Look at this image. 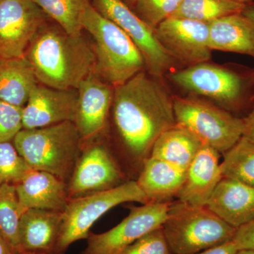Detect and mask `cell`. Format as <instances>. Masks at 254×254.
Returning <instances> with one entry per match:
<instances>
[{
  "instance_id": "obj_1",
  "label": "cell",
  "mask_w": 254,
  "mask_h": 254,
  "mask_svg": "<svg viewBox=\"0 0 254 254\" xmlns=\"http://www.w3.org/2000/svg\"><path fill=\"white\" fill-rule=\"evenodd\" d=\"M163 78L141 71L115 87L113 121L127 160L141 169L164 131L176 125L173 96Z\"/></svg>"
},
{
  "instance_id": "obj_2",
  "label": "cell",
  "mask_w": 254,
  "mask_h": 254,
  "mask_svg": "<svg viewBox=\"0 0 254 254\" xmlns=\"http://www.w3.org/2000/svg\"><path fill=\"white\" fill-rule=\"evenodd\" d=\"M25 58L38 83L56 89H77L94 71L93 47L82 36H72L59 25L45 23L32 40Z\"/></svg>"
},
{
  "instance_id": "obj_3",
  "label": "cell",
  "mask_w": 254,
  "mask_h": 254,
  "mask_svg": "<svg viewBox=\"0 0 254 254\" xmlns=\"http://www.w3.org/2000/svg\"><path fill=\"white\" fill-rule=\"evenodd\" d=\"M165 76L182 89L208 98L233 115L249 108L251 111L254 106V68L206 62Z\"/></svg>"
},
{
  "instance_id": "obj_4",
  "label": "cell",
  "mask_w": 254,
  "mask_h": 254,
  "mask_svg": "<svg viewBox=\"0 0 254 254\" xmlns=\"http://www.w3.org/2000/svg\"><path fill=\"white\" fill-rule=\"evenodd\" d=\"M12 142L33 170L52 174L67 185L84 145L71 121L23 128Z\"/></svg>"
},
{
  "instance_id": "obj_5",
  "label": "cell",
  "mask_w": 254,
  "mask_h": 254,
  "mask_svg": "<svg viewBox=\"0 0 254 254\" xmlns=\"http://www.w3.org/2000/svg\"><path fill=\"white\" fill-rule=\"evenodd\" d=\"M81 25L94 41L93 73L98 77L115 88L145 71L144 59L129 36L92 4L85 11Z\"/></svg>"
},
{
  "instance_id": "obj_6",
  "label": "cell",
  "mask_w": 254,
  "mask_h": 254,
  "mask_svg": "<svg viewBox=\"0 0 254 254\" xmlns=\"http://www.w3.org/2000/svg\"><path fill=\"white\" fill-rule=\"evenodd\" d=\"M162 228L173 254L198 253L231 242L237 230L208 207L191 206L179 200L170 203Z\"/></svg>"
},
{
  "instance_id": "obj_7",
  "label": "cell",
  "mask_w": 254,
  "mask_h": 254,
  "mask_svg": "<svg viewBox=\"0 0 254 254\" xmlns=\"http://www.w3.org/2000/svg\"><path fill=\"white\" fill-rule=\"evenodd\" d=\"M150 202L135 180H128L110 190L70 198L63 212V224L54 254H65L68 247L89 236L93 224L117 205Z\"/></svg>"
},
{
  "instance_id": "obj_8",
  "label": "cell",
  "mask_w": 254,
  "mask_h": 254,
  "mask_svg": "<svg viewBox=\"0 0 254 254\" xmlns=\"http://www.w3.org/2000/svg\"><path fill=\"white\" fill-rule=\"evenodd\" d=\"M177 124L186 127L219 153H226L245 133V120L210 101L196 97L173 96Z\"/></svg>"
},
{
  "instance_id": "obj_9",
  "label": "cell",
  "mask_w": 254,
  "mask_h": 254,
  "mask_svg": "<svg viewBox=\"0 0 254 254\" xmlns=\"http://www.w3.org/2000/svg\"><path fill=\"white\" fill-rule=\"evenodd\" d=\"M100 14L118 25L129 36L144 59L145 71L152 76L163 78L182 68L157 39L154 28L138 17L131 8L121 0H92Z\"/></svg>"
},
{
  "instance_id": "obj_10",
  "label": "cell",
  "mask_w": 254,
  "mask_h": 254,
  "mask_svg": "<svg viewBox=\"0 0 254 254\" xmlns=\"http://www.w3.org/2000/svg\"><path fill=\"white\" fill-rule=\"evenodd\" d=\"M170 202H148L133 206L116 226L103 233L90 232L81 254H120L127 247L155 229L168 218Z\"/></svg>"
},
{
  "instance_id": "obj_11",
  "label": "cell",
  "mask_w": 254,
  "mask_h": 254,
  "mask_svg": "<svg viewBox=\"0 0 254 254\" xmlns=\"http://www.w3.org/2000/svg\"><path fill=\"white\" fill-rule=\"evenodd\" d=\"M126 177L109 148L101 142L85 143L70 181L69 198L115 188Z\"/></svg>"
},
{
  "instance_id": "obj_12",
  "label": "cell",
  "mask_w": 254,
  "mask_h": 254,
  "mask_svg": "<svg viewBox=\"0 0 254 254\" xmlns=\"http://www.w3.org/2000/svg\"><path fill=\"white\" fill-rule=\"evenodd\" d=\"M46 16L33 0H0V59L25 57Z\"/></svg>"
},
{
  "instance_id": "obj_13",
  "label": "cell",
  "mask_w": 254,
  "mask_h": 254,
  "mask_svg": "<svg viewBox=\"0 0 254 254\" xmlns=\"http://www.w3.org/2000/svg\"><path fill=\"white\" fill-rule=\"evenodd\" d=\"M155 31L159 43L182 67L206 63L211 58L209 23L170 16Z\"/></svg>"
},
{
  "instance_id": "obj_14",
  "label": "cell",
  "mask_w": 254,
  "mask_h": 254,
  "mask_svg": "<svg viewBox=\"0 0 254 254\" xmlns=\"http://www.w3.org/2000/svg\"><path fill=\"white\" fill-rule=\"evenodd\" d=\"M76 90L77 108L73 123L85 144L95 141L106 128L115 88L92 73Z\"/></svg>"
},
{
  "instance_id": "obj_15",
  "label": "cell",
  "mask_w": 254,
  "mask_h": 254,
  "mask_svg": "<svg viewBox=\"0 0 254 254\" xmlns=\"http://www.w3.org/2000/svg\"><path fill=\"white\" fill-rule=\"evenodd\" d=\"M77 90H60L38 84L23 108V128H41L74 120Z\"/></svg>"
},
{
  "instance_id": "obj_16",
  "label": "cell",
  "mask_w": 254,
  "mask_h": 254,
  "mask_svg": "<svg viewBox=\"0 0 254 254\" xmlns=\"http://www.w3.org/2000/svg\"><path fill=\"white\" fill-rule=\"evenodd\" d=\"M220 163V153L203 143L187 168L178 200L191 206H206L222 178Z\"/></svg>"
},
{
  "instance_id": "obj_17",
  "label": "cell",
  "mask_w": 254,
  "mask_h": 254,
  "mask_svg": "<svg viewBox=\"0 0 254 254\" xmlns=\"http://www.w3.org/2000/svg\"><path fill=\"white\" fill-rule=\"evenodd\" d=\"M15 187L21 215L30 209L63 212L70 199L67 184L46 172L32 170Z\"/></svg>"
},
{
  "instance_id": "obj_18",
  "label": "cell",
  "mask_w": 254,
  "mask_h": 254,
  "mask_svg": "<svg viewBox=\"0 0 254 254\" xmlns=\"http://www.w3.org/2000/svg\"><path fill=\"white\" fill-rule=\"evenodd\" d=\"M63 212L30 209L21 215L18 237L23 254H53L59 240Z\"/></svg>"
},
{
  "instance_id": "obj_19",
  "label": "cell",
  "mask_w": 254,
  "mask_h": 254,
  "mask_svg": "<svg viewBox=\"0 0 254 254\" xmlns=\"http://www.w3.org/2000/svg\"><path fill=\"white\" fill-rule=\"evenodd\" d=\"M206 206L235 228L254 220V187L222 177Z\"/></svg>"
},
{
  "instance_id": "obj_20",
  "label": "cell",
  "mask_w": 254,
  "mask_h": 254,
  "mask_svg": "<svg viewBox=\"0 0 254 254\" xmlns=\"http://www.w3.org/2000/svg\"><path fill=\"white\" fill-rule=\"evenodd\" d=\"M186 176L182 170L160 159H146L136 180L150 201L170 202L182 190Z\"/></svg>"
},
{
  "instance_id": "obj_21",
  "label": "cell",
  "mask_w": 254,
  "mask_h": 254,
  "mask_svg": "<svg viewBox=\"0 0 254 254\" xmlns=\"http://www.w3.org/2000/svg\"><path fill=\"white\" fill-rule=\"evenodd\" d=\"M211 50L239 53L254 58V24L242 12L209 23Z\"/></svg>"
},
{
  "instance_id": "obj_22",
  "label": "cell",
  "mask_w": 254,
  "mask_h": 254,
  "mask_svg": "<svg viewBox=\"0 0 254 254\" xmlns=\"http://www.w3.org/2000/svg\"><path fill=\"white\" fill-rule=\"evenodd\" d=\"M39 84L25 57L0 59V100L23 108L31 92Z\"/></svg>"
},
{
  "instance_id": "obj_23",
  "label": "cell",
  "mask_w": 254,
  "mask_h": 254,
  "mask_svg": "<svg viewBox=\"0 0 254 254\" xmlns=\"http://www.w3.org/2000/svg\"><path fill=\"white\" fill-rule=\"evenodd\" d=\"M203 144L188 128L176 124L158 137L150 156L187 171Z\"/></svg>"
},
{
  "instance_id": "obj_24",
  "label": "cell",
  "mask_w": 254,
  "mask_h": 254,
  "mask_svg": "<svg viewBox=\"0 0 254 254\" xmlns=\"http://www.w3.org/2000/svg\"><path fill=\"white\" fill-rule=\"evenodd\" d=\"M222 177L254 187V141L242 136L220 163Z\"/></svg>"
},
{
  "instance_id": "obj_25",
  "label": "cell",
  "mask_w": 254,
  "mask_h": 254,
  "mask_svg": "<svg viewBox=\"0 0 254 254\" xmlns=\"http://www.w3.org/2000/svg\"><path fill=\"white\" fill-rule=\"evenodd\" d=\"M43 12L69 34L81 36V19L92 0H33Z\"/></svg>"
},
{
  "instance_id": "obj_26",
  "label": "cell",
  "mask_w": 254,
  "mask_h": 254,
  "mask_svg": "<svg viewBox=\"0 0 254 254\" xmlns=\"http://www.w3.org/2000/svg\"><path fill=\"white\" fill-rule=\"evenodd\" d=\"M245 6L232 0H184L172 16L210 23L224 16L242 12Z\"/></svg>"
},
{
  "instance_id": "obj_27",
  "label": "cell",
  "mask_w": 254,
  "mask_h": 254,
  "mask_svg": "<svg viewBox=\"0 0 254 254\" xmlns=\"http://www.w3.org/2000/svg\"><path fill=\"white\" fill-rule=\"evenodd\" d=\"M15 185H0V233L14 254H23L18 237L21 219Z\"/></svg>"
},
{
  "instance_id": "obj_28",
  "label": "cell",
  "mask_w": 254,
  "mask_h": 254,
  "mask_svg": "<svg viewBox=\"0 0 254 254\" xmlns=\"http://www.w3.org/2000/svg\"><path fill=\"white\" fill-rule=\"evenodd\" d=\"M33 170L11 141L0 143V185H16Z\"/></svg>"
},
{
  "instance_id": "obj_29",
  "label": "cell",
  "mask_w": 254,
  "mask_h": 254,
  "mask_svg": "<svg viewBox=\"0 0 254 254\" xmlns=\"http://www.w3.org/2000/svg\"><path fill=\"white\" fill-rule=\"evenodd\" d=\"M184 0H137L132 10L145 23L154 28L175 14Z\"/></svg>"
},
{
  "instance_id": "obj_30",
  "label": "cell",
  "mask_w": 254,
  "mask_h": 254,
  "mask_svg": "<svg viewBox=\"0 0 254 254\" xmlns=\"http://www.w3.org/2000/svg\"><path fill=\"white\" fill-rule=\"evenodd\" d=\"M120 254H173L162 227L127 247Z\"/></svg>"
},
{
  "instance_id": "obj_31",
  "label": "cell",
  "mask_w": 254,
  "mask_h": 254,
  "mask_svg": "<svg viewBox=\"0 0 254 254\" xmlns=\"http://www.w3.org/2000/svg\"><path fill=\"white\" fill-rule=\"evenodd\" d=\"M23 108L0 100V143L12 141L23 129Z\"/></svg>"
},
{
  "instance_id": "obj_32",
  "label": "cell",
  "mask_w": 254,
  "mask_h": 254,
  "mask_svg": "<svg viewBox=\"0 0 254 254\" xmlns=\"http://www.w3.org/2000/svg\"><path fill=\"white\" fill-rule=\"evenodd\" d=\"M232 242L238 250L254 251V220L237 228Z\"/></svg>"
},
{
  "instance_id": "obj_33",
  "label": "cell",
  "mask_w": 254,
  "mask_h": 254,
  "mask_svg": "<svg viewBox=\"0 0 254 254\" xmlns=\"http://www.w3.org/2000/svg\"><path fill=\"white\" fill-rule=\"evenodd\" d=\"M238 252L236 245L232 241L222 244L221 245L217 246L208 250L202 251L193 254H236Z\"/></svg>"
},
{
  "instance_id": "obj_34",
  "label": "cell",
  "mask_w": 254,
  "mask_h": 254,
  "mask_svg": "<svg viewBox=\"0 0 254 254\" xmlns=\"http://www.w3.org/2000/svg\"><path fill=\"white\" fill-rule=\"evenodd\" d=\"M244 120L245 125L244 136L250 141H254V106Z\"/></svg>"
},
{
  "instance_id": "obj_35",
  "label": "cell",
  "mask_w": 254,
  "mask_h": 254,
  "mask_svg": "<svg viewBox=\"0 0 254 254\" xmlns=\"http://www.w3.org/2000/svg\"><path fill=\"white\" fill-rule=\"evenodd\" d=\"M242 13L254 24V1L251 4L245 5Z\"/></svg>"
},
{
  "instance_id": "obj_36",
  "label": "cell",
  "mask_w": 254,
  "mask_h": 254,
  "mask_svg": "<svg viewBox=\"0 0 254 254\" xmlns=\"http://www.w3.org/2000/svg\"><path fill=\"white\" fill-rule=\"evenodd\" d=\"M0 254H14L0 233Z\"/></svg>"
},
{
  "instance_id": "obj_37",
  "label": "cell",
  "mask_w": 254,
  "mask_h": 254,
  "mask_svg": "<svg viewBox=\"0 0 254 254\" xmlns=\"http://www.w3.org/2000/svg\"><path fill=\"white\" fill-rule=\"evenodd\" d=\"M125 4L129 6L130 8L133 7V5L136 2L137 0H121Z\"/></svg>"
},
{
  "instance_id": "obj_38",
  "label": "cell",
  "mask_w": 254,
  "mask_h": 254,
  "mask_svg": "<svg viewBox=\"0 0 254 254\" xmlns=\"http://www.w3.org/2000/svg\"><path fill=\"white\" fill-rule=\"evenodd\" d=\"M232 1H236V2L240 3L241 4L247 5L254 2V0H232Z\"/></svg>"
},
{
  "instance_id": "obj_39",
  "label": "cell",
  "mask_w": 254,
  "mask_h": 254,
  "mask_svg": "<svg viewBox=\"0 0 254 254\" xmlns=\"http://www.w3.org/2000/svg\"><path fill=\"white\" fill-rule=\"evenodd\" d=\"M236 254H254V251L247 250H238Z\"/></svg>"
}]
</instances>
